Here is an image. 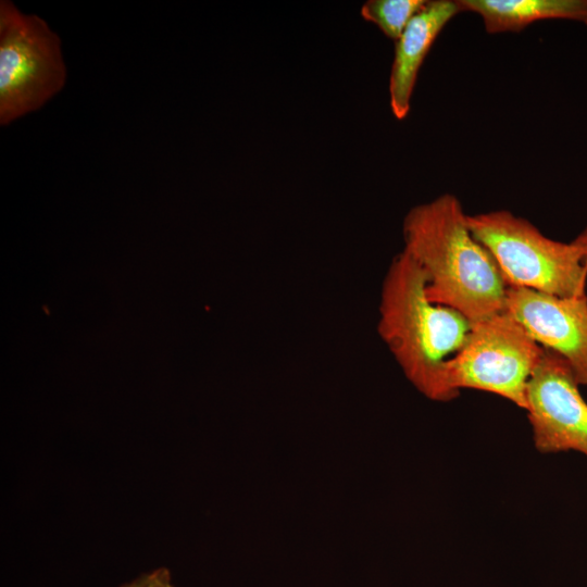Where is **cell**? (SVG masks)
I'll use <instances>...</instances> for the list:
<instances>
[{
  "label": "cell",
  "instance_id": "1",
  "mask_svg": "<svg viewBox=\"0 0 587 587\" xmlns=\"http://www.w3.org/2000/svg\"><path fill=\"white\" fill-rule=\"evenodd\" d=\"M405 252L426 276L430 301L474 323L504 308L507 283L492 254L471 233L459 199L445 193L403 220Z\"/></svg>",
  "mask_w": 587,
  "mask_h": 587
},
{
  "label": "cell",
  "instance_id": "2",
  "mask_svg": "<svg viewBox=\"0 0 587 587\" xmlns=\"http://www.w3.org/2000/svg\"><path fill=\"white\" fill-rule=\"evenodd\" d=\"M426 283L416 262L400 252L383 282L377 328L414 387L432 400L449 401L444 367L463 346L472 322L430 301Z\"/></svg>",
  "mask_w": 587,
  "mask_h": 587
},
{
  "label": "cell",
  "instance_id": "3",
  "mask_svg": "<svg viewBox=\"0 0 587 587\" xmlns=\"http://www.w3.org/2000/svg\"><path fill=\"white\" fill-rule=\"evenodd\" d=\"M467 225L492 254L508 286L563 298L586 295L587 263L572 241L553 240L507 210L467 214Z\"/></svg>",
  "mask_w": 587,
  "mask_h": 587
},
{
  "label": "cell",
  "instance_id": "4",
  "mask_svg": "<svg viewBox=\"0 0 587 587\" xmlns=\"http://www.w3.org/2000/svg\"><path fill=\"white\" fill-rule=\"evenodd\" d=\"M542 353L544 347L502 310L472 323L463 346L445 364V388L451 400L472 388L526 410L527 384Z\"/></svg>",
  "mask_w": 587,
  "mask_h": 587
},
{
  "label": "cell",
  "instance_id": "5",
  "mask_svg": "<svg viewBox=\"0 0 587 587\" xmlns=\"http://www.w3.org/2000/svg\"><path fill=\"white\" fill-rule=\"evenodd\" d=\"M61 40L45 20L0 1V124L39 110L64 87Z\"/></svg>",
  "mask_w": 587,
  "mask_h": 587
},
{
  "label": "cell",
  "instance_id": "6",
  "mask_svg": "<svg viewBox=\"0 0 587 587\" xmlns=\"http://www.w3.org/2000/svg\"><path fill=\"white\" fill-rule=\"evenodd\" d=\"M578 386L567 361L544 348L526 390V411L538 451H577L587 457V402Z\"/></svg>",
  "mask_w": 587,
  "mask_h": 587
},
{
  "label": "cell",
  "instance_id": "7",
  "mask_svg": "<svg viewBox=\"0 0 587 587\" xmlns=\"http://www.w3.org/2000/svg\"><path fill=\"white\" fill-rule=\"evenodd\" d=\"M504 311L541 347L564 358L579 386L587 387V296L563 298L508 286Z\"/></svg>",
  "mask_w": 587,
  "mask_h": 587
},
{
  "label": "cell",
  "instance_id": "8",
  "mask_svg": "<svg viewBox=\"0 0 587 587\" xmlns=\"http://www.w3.org/2000/svg\"><path fill=\"white\" fill-rule=\"evenodd\" d=\"M459 13L457 0L426 1L396 40L389 76V104L396 118L409 114L419 71L437 36Z\"/></svg>",
  "mask_w": 587,
  "mask_h": 587
},
{
  "label": "cell",
  "instance_id": "9",
  "mask_svg": "<svg viewBox=\"0 0 587 587\" xmlns=\"http://www.w3.org/2000/svg\"><path fill=\"white\" fill-rule=\"evenodd\" d=\"M461 12L477 14L489 34L516 33L545 20L587 25V0H457Z\"/></svg>",
  "mask_w": 587,
  "mask_h": 587
},
{
  "label": "cell",
  "instance_id": "10",
  "mask_svg": "<svg viewBox=\"0 0 587 587\" xmlns=\"http://www.w3.org/2000/svg\"><path fill=\"white\" fill-rule=\"evenodd\" d=\"M425 3L426 0H369L362 5L361 15L396 41Z\"/></svg>",
  "mask_w": 587,
  "mask_h": 587
},
{
  "label": "cell",
  "instance_id": "11",
  "mask_svg": "<svg viewBox=\"0 0 587 587\" xmlns=\"http://www.w3.org/2000/svg\"><path fill=\"white\" fill-rule=\"evenodd\" d=\"M120 587H175L172 583V575L166 567H157L153 571L143 573L129 583Z\"/></svg>",
  "mask_w": 587,
  "mask_h": 587
},
{
  "label": "cell",
  "instance_id": "12",
  "mask_svg": "<svg viewBox=\"0 0 587 587\" xmlns=\"http://www.w3.org/2000/svg\"><path fill=\"white\" fill-rule=\"evenodd\" d=\"M584 253L587 263V226L572 240Z\"/></svg>",
  "mask_w": 587,
  "mask_h": 587
}]
</instances>
